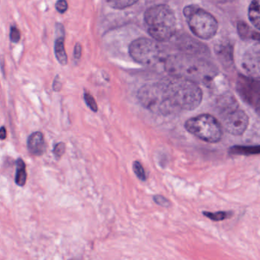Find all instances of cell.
I'll list each match as a JSON object with an SVG mask.
<instances>
[{"mask_svg": "<svg viewBox=\"0 0 260 260\" xmlns=\"http://www.w3.org/2000/svg\"><path fill=\"white\" fill-rule=\"evenodd\" d=\"M165 70L172 77L205 85L218 76L216 67L206 59L190 54L172 55L165 60Z\"/></svg>", "mask_w": 260, "mask_h": 260, "instance_id": "1", "label": "cell"}, {"mask_svg": "<svg viewBox=\"0 0 260 260\" xmlns=\"http://www.w3.org/2000/svg\"><path fill=\"white\" fill-rule=\"evenodd\" d=\"M171 103L177 111H192L203 102V93L198 84L172 77L162 81Z\"/></svg>", "mask_w": 260, "mask_h": 260, "instance_id": "2", "label": "cell"}, {"mask_svg": "<svg viewBox=\"0 0 260 260\" xmlns=\"http://www.w3.org/2000/svg\"><path fill=\"white\" fill-rule=\"evenodd\" d=\"M145 21L148 33L155 41H169L177 32V16L174 10L166 5L149 8L145 12Z\"/></svg>", "mask_w": 260, "mask_h": 260, "instance_id": "3", "label": "cell"}, {"mask_svg": "<svg viewBox=\"0 0 260 260\" xmlns=\"http://www.w3.org/2000/svg\"><path fill=\"white\" fill-rule=\"evenodd\" d=\"M137 98L143 107L156 114L167 115L177 111L162 81L143 85L139 90Z\"/></svg>", "mask_w": 260, "mask_h": 260, "instance_id": "4", "label": "cell"}, {"mask_svg": "<svg viewBox=\"0 0 260 260\" xmlns=\"http://www.w3.org/2000/svg\"><path fill=\"white\" fill-rule=\"evenodd\" d=\"M191 31L201 39L213 38L218 31V23L216 18L198 6H186L183 10Z\"/></svg>", "mask_w": 260, "mask_h": 260, "instance_id": "5", "label": "cell"}, {"mask_svg": "<svg viewBox=\"0 0 260 260\" xmlns=\"http://www.w3.org/2000/svg\"><path fill=\"white\" fill-rule=\"evenodd\" d=\"M185 128L195 137L209 143H216L222 138V126L210 114H201L192 117L186 122Z\"/></svg>", "mask_w": 260, "mask_h": 260, "instance_id": "6", "label": "cell"}, {"mask_svg": "<svg viewBox=\"0 0 260 260\" xmlns=\"http://www.w3.org/2000/svg\"><path fill=\"white\" fill-rule=\"evenodd\" d=\"M129 53L135 62L143 66L156 65L161 60L163 55L159 44L146 38L133 41L129 47Z\"/></svg>", "mask_w": 260, "mask_h": 260, "instance_id": "7", "label": "cell"}, {"mask_svg": "<svg viewBox=\"0 0 260 260\" xmlns=\"http://www.w3.org/2000/svg\"><path fill=\"white\" fill-rule=\"evenodd\" d=\"M236 88L244 102L256 111H259L260 86L258 78L240 76L237 82Z\"/></svg>", "mask_w": 260, "mask_h": 260, "instance_id": "8", "label": "cell"}, {"mask_svg": "<svg viewBox=\"0 0 260 260\" xmlns=\"http://www.w3.org/2000/svg\"><path fill=\"white\" fill-rule=\"evenodd\" d=\"M223 123L227 133L241 136L248 127L249 117L244 111L237 108L223 115Z\"/></svg>", "mask_w": 260, "mask_h": 260, "instance_id": "9", "label": "cell"}, {"mask_svg": "<svg viewBox=\"0 0 260 260\" xmlns=\"http://www.w3.org/2000/svg\"><path fill=\"white\" fill-rule=\"evenodd\" d=\"M241 67L248 76L259 78V44L252 46L243 55ZM255 78V77H254Z\"/></svg>", "mask_w": 260, "mask_h": 260, "instance_id": "10", "label": "cell"}, {"mask_svg": "<svg viewBox=\"0 0 260 260\" xmlns=\"http://www.w3.org/2000/svg\"><path fill=\"white\" fill-rule=\"evenodd\" d=\"M44 135L41 132H35L27 138V148L29 153L34 156H41L46 151Z\"/></svg>", "mask_w": 260, "mask_h": 260, "instance_id": "11", "label": "cell"}, {"mask_svg": "<svg viewBox=\"0 0 260 260\" xmlns=\"http://www.w3.org/2000/svg\"><path fill=\"white\" fill-rule=\"evenodd\" d=\"M215 53L223 65L229 67L233 63V47L228 43H221L217 45Z\"/></svg>", "mask_w": 260, "mask_h": 260, "instance_id": "12", "label": "cell"}, {"mask_svg": "<svg viewBox=\"0 0 260 260\" xmlns=\"http://www.w3.org/2000/svg\"><path fill=\"white\" fill-rule=\"evenodd\" d=\"M55 56L60 64L66 66L68 61L67 53H66L65 45H64V36H58L54 44Z\"/></svg>", "mask_w": 260, "mask_h": 260, "instance_id": "13", "label": "cell"}, {"mask_svg": "<svg viewBox=\"0 0 260 260\" xmlns=\"http://www.w3.org/2000/svg\"><path fill=\"white\" fill-rule=\"evenodd\" d=\"M260 148L259 145L256 146H244V145H235L229 150V153L232 155H254L259 154Z\"/></svg>", "mask_w": 260, "mask_h": 260, "instance_id": "14", "label": "cell"}, {"mask_svg": "<svg viewBox=\"0 0 260 260\" xmlns=\"http://www.w3.org/2000/svg\"><path fill=\"white\" fill-rule=\"evenodd\" d=\"M238 34L240 37L244 40H254L259 42V34L251 29L250 26L247 25L245 22L240 21L238 24Z\"/></svg>", "mask_w": 260, "mask_h": 260, "instance_id": "15", "label": "cell"}, {"mask_svg": "<svg viewBox=\"0 0 260 260\" xmlns=\"http://www.w3.org/2000/svg\"><path fill=\"white\" fill-rule=\"evenodd\" d=\"M27 181L26 165L21 158L17 159L15 182L18 186H24Z\"/></svg>", "mask_w": 260, "mask_h": 260, "instance_id": "16", "label": "cell"}, {"mask_svg": "<svg viewBox=\"0 0 260 260\" xmlns=\"http://www.w3.org/2000/svg\"><path fill=\"white\" fill-rule=\"evenodd\" d=\"M249 19L257 30H259V0H253L248 10Z\"/></svg>", "mask_w": 260, "mask_h": 260, "instance_id": "17", "label": "cell"}, {"mask_svg": "<svg viewBox=\"0 0 260 260\" xmlns=\"http://www.w3.org/2000/svg\"><path fill=\"white\" fill-rule=\"evenodd\" d=\"M203 215L209 218L213 221H221L224 220L228 219L233 216L234 213L232 212H225V211H220L217 212H203Z\"/></svg>", "mask_w": 260, "mask_h": 260, "instance_id": "18", "label": "cell"}, {"mask_svg": "<svg viewBox=\"0 0 260 260\" xmlns=\"http://www.w3.org/2000/svg\"><path fill=\"white\" fill-rule=\"evenodd\" d=\"M137 1L138 0H107V3L113 9H124L134 6Z\"/></svg>", "mask_w": 260, "mask_h": 260, "instance_id": "19", "label": "cell"}, {"mask_svg": "<svg viewBox=\"0 0 260 260\" xmlns=\"http://www.w3.org/2000/svg\"><path fill=\"white\" fill-rule=\"evenodd\" d=\"M133 170H134V174L138 177V179H140L142 181L146 180L147 177L145 169H143V166H142L141 164L138 160H135L133 163Z\"/></svg>", "mask_w": 260, "mask_h": 260, "instance_id": "20", "label": "cell"}, {"mask_svg": "<svg viewBox=\"0 0 260 260\" xmlns=\"http://www.w3.org/2000/svg\"><path fill=\"white\" fill-rule=\"evenodd\" d=\"M84 100H85V104H86L87 106L90 108L91 111H93V112H97V103H96L94 98L90 93L87 92V91H85V93H84Z\"/></svg>", "mask_w": 260, "mask_h": 260, "instance_id": "21", "label": "cell"}, {"mask_svg": "<svg viewBox=\"0 0 260 260\" xmlns=\"http://www.w3.org/2000/svg\"><path fill=\"white\" fill-rule=\"evenodd\" d=\"M66 151V144L64 142H58L53 146V153L55 157L60 160Z\"/></svg>", "mask_w": 260, "mask_h": 260, "instance_id": "22", "label": "cell"}, {"mask_svg": "<svg viewBox=\"0 0 260 260\" xmlns=\"http://www.w3.org/2000/svg\"><path fill=\"white\" fill-rule=\"evenodd\" d=\"M20 38H21V33L19 30L15 26H12L10 30V41L16 44L20 41Z\"/></svg>", "mask_w": 260, "mask_h": 260, "instance_id": "23", "label": "cell"}, {"mask_svg": "<svg viewBox=\"0 0 260 260\" xmlns=\"http://www.w3.org/2000/svg\"><path fill=\"white\" fill-rule=\"evenodd\" d=\"M55 8L59 13H65L68 9V3L67 0H57L55 4Z\"/></svg>", "mask_w": 260, "mask_h": 260, "instance_id": "24", "label": "cell"}, {"mask_svg": "<svg viewBox=\"0 0 260 260\" xmlns=\"http://www.w3.org/2000/svg\"><path fill=\"white\" fill-rule=\"evenodd\" d=\"M154 200L157 205L163 206V207H169L171 206L170 202L167 199L165 198L164 197H162V196H154Z\"/></svg>", "mask_w": 260, "mask_h": 260, "instance_id": "25", "label": "cell"}, {"mask_svg": "<svg viewBox=\"0 0 260 260\" xmlns=\"http://www.w3.org/2000/svg\"><path fill=\"white\" fill-rule=\"evenodd\" d=\"M81 56H82V46L79 43H76L73 50V58L75 60L78 61L80 59Z\"/></svg>", "mask_w": 260, "mask_h": 260, "instance_id": "26", "label": "cell"}, {"mask_svg": "<svg viewBox=\"0 0 260 260\" xmlns=\"http://www.w3.org/2000/svg\"><path fill=\"white\" fill-rule=\"evenodd\" d=\"M62 89V83H61V79H60L59 76H56L55 77L54 80L53 82V90L56 92H59Z\"/></svg>", "mask_w": 260, "mask_h": 260, "instance_id": "27", "label": "cell"}, {"mask_svg": "<svg viewBox=\"0 0 260 260\" xmlns=\"http://www.w3.org/2000/svg\"><path fill=\"white\" fill-rule=\"evenodd\" d=\"M7 137V132L5 126H2L0 127V139L1 140H5Z\"/></svg>", "mask_w": 260, "mask_h": 260, "instance_id": "28", "label": "cell"}, {"mask_svg": "<svg viewBox=\"0 0 260 260\" xmlns=\"http://www.w3.org/2000/svg\"><path fill=\"white\" fill-rule=\"evenodd\" d=\"M73 260H74V259H73Z\"/></svg>", "mask_w": 260, "mask_h": 260, "instance_id": "29", "label": "cell"}]
</instances>
